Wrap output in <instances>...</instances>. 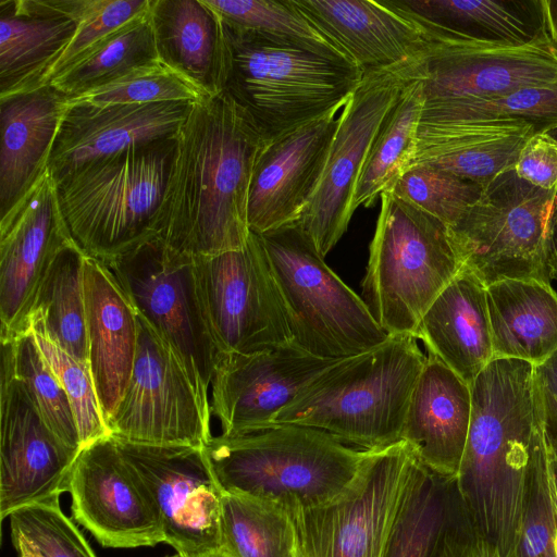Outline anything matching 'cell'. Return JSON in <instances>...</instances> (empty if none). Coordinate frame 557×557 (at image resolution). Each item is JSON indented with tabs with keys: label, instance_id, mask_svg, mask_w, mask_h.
<instances>
[{
	"label": "cell",
	"instance_id": "obj_1",
	"mask_svg": "<svg viewBox=\"0 0 557 557\" xmlns=\"http://www.w3.org/2000/svg\"><path fill=\"white\" fill-rule=\"evenodd\" d=\"M268 143L226 90L193 102L175 135L156 239L190 258L243 248L251 181Z\"/></svg>",
	"mask_w": 557,
	"mask_h": 557
},
{
	"label": "cell",
	"instance_id": "obj_2",
	"mask_svg": "<svg viewBox=\"0 0 557 557\" xmlns=\"http://www.w3.org/2000/svg\"><path fill=\"white\" fill-rule=\"evenodd\" d=\"M472 412L453 482L474 534L515 557L536 443L545 432L544 393L535 366L495 358L470 385Z\"/></svg>",
	"mask_w": 557,
	"mask_h": 557
},
{
	"label": "cell",
	"instance_id": "obj_3",
	"mask_svg": "<svg viewBox=\"0 0 557 557\" xmlns=\"http://www.w3.org/2000/svg\"><path fill=\"white\" fill-rule=\"evenodd\" d=\"M425 359L414 336H391L324 369L275 417L273 425L314 428L362 450L391 446L401 441Z\"/></svg>",
	"mask_w": 557,
	"mask_h": 557
},
{
	"label": "cell",
	"instance_id": "obj_4",
	"mask_svg": "<svg viewBox=\"0 0 557 557\" xmlns=\"http://www.w3.org/2000/svg\"><path fill=\"white\" fill-rule=\"evenodd\" d=\"M203 451L222 493L270 500L289 511L338 498L354 484L369 453L298 424L212 436Z\"/></svg>",
	"mask_w": 557,
	"mask_h": 557
},
{
	"label": "cell",
	"instance_id": "obj_5",
	"mask_svg": "<svg viewBox=\"0 0 557 557\" xmlns=\"http://www.w3.org/2000/svg\"><path fill=\"white\" fill-rule=\"evenodd\" d=\"M174 147L175 136L135 147L57 182L67 230L86 256L108 261L156 239Z\"/></svg>",
	"mask_w": 557,
	"mask_h": 557
},
{
	"label": "cell",
	"instance_id": "obj_6",
	"mask_svg": "<svg viewBox=\"0 0 557 557\" xmlns=\"http://www.w3.org/2000/svg\"><path fill=\"white\" fill-rule=\"evenodd\" d=\"M224 26L230 49L225 90L268 141L343 109L363 78L351 63Z\"/></svg>",
	"mask_w": 557,
	"mask_h": 557
},
{
	"label": "cell",
	"instance_id": "obj_7",
	"mask_svg": "<svg viewBox=\"0 0 557 557\" xmlns=\"http://www.w3.org/2000/svg\"><path fill=\"white\" fill-rule=\"evenodd\" d=\"M461 268L446 224L391 191L381 195L362 299L388 336L416 337L423 314Z\"/></svg>",
	"mask_w": 557,
	"mask_h": 557
},
{
	"label": "cell",
	"instance_id": "obj_8",
	"mask_svg": "<svg viewBox=\"0 0 557 557\" xmlns=\"http://www.w3.org/2000/svg\"><path fill=\"white\" fill-rule=\"evenodd\" d=\"M259 236L296 346L321 359L339 360L373 349L391 337L362 297L329 268L298 224Z\"/></svg>",
	"mask_w": 557,
	"mask_h": 557
},
{
	"label": "cell",
	"instance_id": "obj_9",
	"mask_svg": "<svg viewBox=\"0 0 557 557\" xmlns=\"http://www.w3.org/2000/svg\"><path fill=\"white\" fill-rule=\"evenodd\" d=\"M424 471L405 441L369 450L343 495L320 507L290 511L301 557H388Z\"/></svg>",
	"mask_w": 557,
	"mask_h": 557
},
{
	"label": "cell",
	"instance_id": "obj_10",
	"mask_svg": "<svg viewBox=\"0 0 557 557\" xmlns=\"http://www.w3.org/2000/svg\"><path fill=\"white\" fill-rule=\"evenodd\" d=\"M557 190H545L509 170L483 186L449 227L463 268L486 286L505 280L553 283L552 214Z\"/></svg>",
	"mask_w": 557,
	"mask_h": 557
},
{
	"label": "cell",
	"instance_id": "obj_11",
	"mask_svg": "<svg viewBox=\"0 0 557 557\" xmlns=\"http://www.w3.org/2000/svg\"><path fill=\"white\" fill-rule=\"evenodd\" d=\"M101 262L137 315L177 357L195 388L205 417L211 421L209 388L221 354L200 302L194 258L153 239Z\"/></svg>",
	"mask_w": 557,
	"mask_h": 557
},
{
	"label": "cell",
	"instance_id": "obj_12",
	"mask_svg": "<svg viewBox=\"0 0 557 557\" xmlns=\"http://www.w3.org/2000/svg\"><path fill=\"white\" fill-rule=\"evenodd\" d=\"M424 55L364 72L338 116L322 180L295 222L324 258L347 231L354 195L372 145L406 87L424 74Z\"/></svg>",
	"mask_w": 557,
	"mask_h": 557
},
{
	"label": "cell",
	"instance_id": "obj_13",
	"mask_svg": "<svg viewBox=\"0 0 557 557\" xmlns=\"http://www.w3.org/2000/svg\"><path fill=\"white\" fill-rule=\"evenodd\" d=\"M205 318L220 354L294 344L284 302L260 236L236 250L194 258Z\"/></svg>",
	"mask_w": 557,
	"mask_h": 557
},
{
	"label": "cell",
	"instance_id": "obj_14",
	"mask_svg": "<svg viewBox=\"0 0 557 557\" xmlns=\"http://www.w3.org/2000/svg\"><path fill=\"white\" fill-rule=\"evenodd\" d=\"M138 344L129 383L108 424L114 438L145 445L203 447L213 436L177 357L137 315Z\"/></svg>",
	"mask_w": 557,
	"mask_h": 557
},
{
	"label": "cell",
	"instance_id": "obj_15",
	"mask_svg": "<svg viewBox=\"0 0 557 557\" xmlns=\"http://www.w3.org/2000/svg\"><path fill=\"white\" fill-rule=\"evenodd\" d=\"M115 441L156 504L164 542L180 557L220 550L222 492L203 447Z\"/></svg>",
	"mask_w": 557,
	"mask_h": 557
},
{
	"label": "cell",
	"instance_id": "obj_16",
	"mask_svg": "<svg viewBox=\"0 0 557 557\" xmlns=\"http://www.w3.org/2000/svg\"><path fill=\"white\" fill-rule=\"evenodd\" d=\"M13 339L1 341L0 518L67 492L79 454L46 424L14 370Z\"/></svg>",
	"mask_w": 557,
	"mask_h": 557
},
{
	"label": "cell",
	"instance_id": "obj_17",
	"mask_svg": "<svg viewBox=\"0 0 557 557\" xmlns=\"http://www.w3.org/2000/svg\"><path fill=\"white\" fill-rule=\"evenodd\" d=\"M67 492L73 519L102 546L135 548L164 542L156 504L113 436L81 449Z\"/></svg>",
	"mask_w": 557,
	"mask_h": 557
},
{
	"label": "cell",
	"instance_id": "obj_18",
	"mask_svg": "<svg viewBox=\"0 0 557 557\" xmlns=\"http://www.w3.org/2000/svg\"><path fill=\"white\" fill-rule=\"evenodd\" d=\"M424 25L430 39L423 108L557 84V48L548 36L524 46H492L458 40Z\"/></svg>",
	"mask_w": 557,
	"mask_h": 557
},
{
	"label": "cell",
	"instance_id": "obj_19",
	"mask_svg": "<svg viewBox=\"0 0 557 557\" xmlns=\"http://www.w3.org/2000/svg\"><path fill=\"white\" fill-rule=\"evenodd\" d=\"M72 239L48 168L0 220V338L23 334L34 295L58 251Z\"/></svg>",
	"mask_w": 557,
	"mask_h": 557
},
{
	"label": "cell",
	"instance_id": "obj_20",
	"mask_svg": "<svg viewBox=\"0 0 557 557\" xmlns=\"http://www.w3.org/2000/svg\"><path fill=\"white\" fill-rule=\"evenodd\" d=\"M337 360L314 357L295 344L250 354H221L211 381V414L223 435L273 426L275 417L319 373Z\"/></svg>",
	"mask_w": 557,
	"mask_h": 557
},
{
	"label": "cell",
	"instance_id": "obj_21",
	"mask_svg": "<svg viewBox=\"0 0 557 557\" xmlns=\"http://www.w3.org/2000/svg\"><path fill=\"white\" fill-rule=\"evenodd\" d=\"M341 110L334 109L265 145L249 191L251 232L260 235L298 220L322 180Z\"/></svg>",
	"mask_w": 557,
	"mask_h": 557
},
{
	"label": "cell",
	"instance_id": "obj_22",
	"mask_svg": "<svg viewBox=\"0 0 557 557\" xmlns=\"http://www.w3.org/2000/svg\"><path fill=\"white\" fill-rule=\"evenodd\" d=\"M193 102H154L69 109L51 153L55 181L122 151L176 135Z\"/></svg>",
	"mask_w": 557,
	"mask_h": 557
},
{
	"label": "cell",
	"instance_id": "obj_23",
	"mask_svg": "<svg viewBox=\"0 0 557 557\" xmlns=\"http://www.w3.org/2000/svg\"><path fill=\"white\" fill-rule=\"evenodd\" d=\"M363 73L389 69L426 51L430 33L396 0H295Z\"/></svg>",
	"mask_w": 557,
	"mask_h": 557
},
{
	"label": "cell",
	"instance_id": "obj_24",
	"mask_svg": "<svg viewBox=\"0 0 557 557\" xmlns=\"http://www.w3.org/2000/svg\"><path fill=\"white\" fill-rule=\"evenodd\" d=\"M472 412L471 387L435 356L428 354L411 393L401 441L431 473L457 478Z\"/></svg>",
	"mask_w": 557,
	"mask_h": 557
},
{
	"label": "cell",
	"instance_id": "obj_25",
	"mask_svg": "<svg viewBox=\"0 0 557 557\" xmlns=\"http://www.w3.org/2000/svg\"><path fill=\"white\" fill-rule=\"evenodd\" d=\"M88 364L107 425L127 388L138 344L137 313L107 267L85 257Z\"/></svg>",
	"mask_w": 557,
	"mask_h": 557
},
{
	"label": "cell",
	"instance_id": "obj_26",
	"mask_svg": "<svg viewBox=\"0 0 557 557\" xmlns=\"http://www.w3.org/2000/svg\"><path fill=\"white\" fill-rule=\"evenodd\" d=\"M486 287L462 267L429 307L416 332L428 354L469 385L494 359Z\"/></svg>",
	"mask_w": 557,
	"mask_h": 557
},
{
	"label": "cell",
	"instance_id": "obj_27",
	"mask_svg": "<svg viewBox=\"0 0 557 557\" xmlns=\"http://www.w3.org/2000/svg\"><path fill=\"white\" fill-rule=\"evenodd\" d=\"M66 96L50 85L0 100V213L49 168Z\"/></svg>",
	"mask_w": 557,
	"mask_h": 557
},
{
	"label": "cell",
	"instance_id": "obj_28",
	"mask_svg": "<svg viewBox=\"0 0 557 557\" xmlns=\"http://www.w3.org/2000/svg\"><path fill=\"white\" fill-rule=\"evenodd\" d=\"M159 57L208 96L225 90L230 49L224 23L205 0H151Z\"/></svg>",
	"mask_w": 557,
	"mask_h": 557
},
{
	"label": "cell",
	"instance_id": "obj_29",
	"mask_svg": "<svg viewBox=\"0 0 557 557\" xmlns=\"http://www.w3.org/2000/svg\"><path fill=\"white\" fill-rule=\"evenodd\" d=\"M536 132L535 125L521 122L463 123L418 131L412 165L428 164L483 187L515 168L520 150Z\"/></svg>",
	"mask_w": 557,
	"mask_h": 557
},
{
	"label": "cell",
	"instance_id": "obj_30",
	"mask_svg": "<svg viewBox=\"0 0 557 557\" xmlns=\"http://www.w3.org/2000/svg\"><path fill=\"white\" fill-rule=\"evenodd\" d=\"M494 359L534 366L557 350V292L533 280H505L486 287Z\"/></svg>",
	"mask_w": 557,
	"mask_h": 557
},
{
	"label": "cell",
	"instance_id": "obj_31",
	"mask_svg": "<svg viewBox=\"0 0 557 557\" xmlns=\"http://www.w3.org/2000/svg\"><path fill=\"white\" fill-rule=\"evenodd\" d=\"M432 28L451 38L518 47L548 36L542 0H396Z\"/></svg>",
	"mask_w": 557,
	"mask_h": 557
},
{
	"label": "cell",
	"instance_id": "obj_32",
	"mask_svg": "<svg viewBox=\"0 0 557 557\" xmlns=\"http://www.w3.org/2000/svg\"><path fill=\"white\" fill-rule=\"evenodd\" d=\"M85 257L73 239L58 251L34 295L23 334L40 333L74 358L88 362Z\"/></svg>",
	"mask_w": 557,
	"mask_h": 557
},
{
	"label": "cell",
	"instance_id": "obj_33",
	"mask_svg": "<svg viewBox=\"0 0 557 557\" xmlns=\"http://www.w3.org/2000/svg\"><path fill=\"white\" fill-rule=\"evenodd\" d=\"M0 11V100L32 91L74 35L76 23L62 16Z\"/></svg>",
	"mask_w": 557,
	"mask_h": 557
},
{
	"label": "cell",
	"instance_id": "obj_34",
	"mask_svg": "<svg viewBox=\"0 0 557 557\" xmlns=\"http://www.w3.org/2000/svg\"><path fill=\"white\" fill-rule=\"evenodd\" d=\"M424 74L406 87L385 119L358 180L354 195L355 209L373 206L412 165L423 107Z\"/></svg>",
	"mask_w": 557,
	"mask_h": 557
},
{
	"label": "cell",
	"instance_id": "obj_35",
	"mask_svg": "<svg viewBox=\"0 0 557 557\" xmlns=\"http://www.w3.org/2000/svg\"><path fill=\"white\" fill-rule=\"evenodd\" d=\"M228 557H301L289 510L256 497L222 493L221 547Z\"/></svg>",
	"mask_w": 557,
	"mask_h": 557
},
{
	"label": "cell",
	"instance_id": "obj_36",
	"mask_svg": "<svg viewBox=\"0 0 557 557\" xmlns=\"http://www.w3.org/2000/svg\"><path fill=\"white\" fill-rule=\"evenodd\" d=\"M157 58L159 53L149 5L89 49L48 85L72 97Z\"/></svg>",
	"mask_w": 557,
	"mask_h": 557
},
{
	"label": "cell",
	"instance_id": "obj_37",
	"mask_svg": "<svg viewBox=\"0 0 557 557\" xmlns=\"http://www.w3.org/2000/svg\"><path fill=\"white\" fill-rule=\"evenodd\" d=\"M205 1L228 27L257 33L354 64L345 51L324 35L298 8L295 0Z\"/></svg>",
	"mask_w": 557,
	"mask_h": 557
},
{
	"label": "cell",
	"instance_id": "obj_38",
	"mask_svg": "<svg viewBox=\"0 0 557 557\" xmlns=\"http://www.w3.org/2000/svg\"><path fill=\"white\" fill-rule=\"evenodd\" d=\"M481 122H521L544 132L557 124V84L529 86L491 98L422 107L418 131Z\"/></svg>",
	"mask_w": 557,
	"mask_h": 557
},
{
	"label": "cell",
	"instance_id": "obj_39",
	"mask_svg": "<svg viewBox=\"0 0 557 557\" xmlns=\"http://www.w3.org/2000/svg\"><path fill=\"white\" fill-rule=\"evenodd\" d=\"M208 97L186 75L160 57L117 77L66 98V109L154 102H196Z\"/></svg>",
	"mask_w": 557,
	"mask_h": 557
},
{
	"label": "cell",
	"instance_id": "obj_40",
	"mask_svg": "<svg viewBox=\"0 0 557 557\" xmlns=\"http://www.w3.org/2000/svg\"><path fill=\"white\" fill-rule=\"evenodd\" d=\"M12 339L17 380L51 431L70 448L81 451V440L69 397L33 333L28 331Z\"/></svg>",
	"mask_w": 557,
	"mask_h": 557
},
{
	"label": "cell",
	"instance_id": "obj_41",
	"mask_svg": "<svg viewBox=\"0 0 557 557\" xmlns=\"http://www.w3.org/2000/svg\"><path fill=\"white\" fill-rule=\"evenodd\" d=\"M482 189L481 185L441 169L414 164L388 191L451 227L476 202Z\"/></svg>",
	"mask_w": 557,
	"mask_h": 557
},
{
	"label": "cell",
	"instance_id": "obj_42",
	"mask_svg": "<svg viewBox=\"0 0 557 557\" xmlns=\"http://www.w3.org/2000/svg\"><path fill=\"white\" fill-rule=\"evenodd\" d=\"M556 512L549 438H539L529 473L525 506L515 557H556Z\"/></svg>",
	"mask_w": 557,
	"mask_h": 557
},
{
	"label": "cell",
	"instance_id": "obj_43",
	"mask_svg": "<svg viewBox=\"0 0 557 557\" xmlns=\"http://www.w3.org/2000/svg\"><path fill=\"white\" fill-rule=\"evenodd\" d=\"M11 536L25 540L39 557H97L76 524L62 511L60 497L15 510Z\"/></svg>",
	"mask_w": 557,
	"mask_h": 557
},
{
	"label": "cell",
	"instance_id": "obj_44",
	"mask_svg": "<svg viewBox=\"0 0 557 557\" xmlns=\"http://www.w3.org/2000/svg\"><path fill=\"white\" fill-rule=\"evenodd\" d=\"M150 2L151 0H74V35L35 89L47 86L99 41L146 11Z\"/></svg>",
	"mask_w": 557,
	"mask_h": 557
},
{
	"label": "cell",
	"instance_id": "obj_45",
	"mask_svg": "<svg viewBox=\"0 0 557 557\" xmlns=\"http://www.w3.org/2000/svg\"><path fill=\"white\" fill-rule=\"evenodd\" d=\"M30 332L69 397L81 447L111 436L101 412L88 362L74 358L45 335Z\"/></svg>",
	"mask_w": 557,
	"mask_h": 557
},
{
	"label": "cell",
	"instance_id": "obj_46",
	"mask_svg": "<svg viewBox=\"0 0 557 557\" xmlns=\"http://www.w3.org/2000/svg\"><path fill=\"white\" fill-rule=\"evenodd\" d=\"M448 484L425 469L398 525L388 557H428L445 518Z\"/></svg>",
	"mask_w": 557,
	"mask_h": 557
},
{
	"label": "cell",
	"instance_id": "obj_47",
	"mask_svg": "<svg viewBox=\"0 0 557 557\" xmlns=\"http://www.w3.org/2000/svg\"><path fill=\"white\" fill-rule=\"evenodd\" d=\"M513 170L539 188L557 190V139L546 132L534 133L520 150Z\"/></svg>",
	"mask_w": 557,
	"mask_h": 557
},
{
	"label": "cell",
	"instance_id": "obj_48",
	"mask_svg": "<svg viewBox=\"0 0 557 557\" xmlns=\"http://www.w3.org/2000/svg\"><path fill=\"white\" fill-rule=\"evenodd\" d=\"M448 503V500H447ZM428 557H503L497 548L478 535L462 536L451 525L446 508L443 524Z\"/></svg>",
	"mask_w": 557,
	"mask_h": 557
},
{
	"label": "cell",
	"instance_id": "obj_49",
	"mask_svg": "<svg viewBox=\"0 0 557 557\" xmlns=\"http://www.w3.org/2000/svg\"><path fill=\"white\" fill-rule=\"evenodd\" d=\"M535 369L542 388L557 403V350Z\"/></svg>",
	"mask_w": 557,
	"mask_h": 557
},
{
	"label": "cell",
	"instance_id": "obj_50",
	"mask_svg": "<svg viewBox=\"0 0 557 557\" xmlns=\"http://www.w3.org/2000/svg\"><path fill=\"white\" fill-rule=\"evenodd\" d=\"M543 393L546 432L552 445L557 450V403L544 389Z\"/></svg>",
	"mask_w": 557,
	"mask_h": 557
},
{
	"label": "cell",
	"instance_id": "obj_51",
	"mask_svg": "<svg viewBox=\"0 0 557 557\" xmlns=\"http://www.w3.org/2000/svg\"><path fill=\"white\" fill-rule=\"evenodd\" d=\"M546 32L557 46V0H542Z\"/></svg>",
	"mask_w": 557,
	"mask_h": 557
},
{
	"label": "cell",
	"instance_id": "obj_52",
	"mask_svg": "<svg viewBox=\"0 0 557 557\" xmlns=\"http://www.w3.org/2000/svg\"><path fill=\"white\" fill-rule=\"evenodd\" d=\"M553 282L557 283V194L552 214Z\"/></svg>",
	"mask_w": 557,
	"mask_h": 557
},
{
	"label": "cell",
	"instance_id": "obj_53",
	"mask_svg": "<svg viewBox=\"0 0 557 557\" xmlns=\"http://www.w3.org/2000/svg\"><path fill=\"white\" fill-rule=\"evenodd\" d=\"M550 455L553 465V483H554V500H555V512H556V532L554 539V550L557 557V450L550 444Z\"/></svg>",
	"mask_w": 557,
	"mask_h": 557
},
{
	"label": "cell",
	"instance_id": "obj_54",
	"mask_svg": "<svg viewBox=\"0 0 557 557\" xmlns=\"http://www.w3.org/2000/svg\"><path fill=\"white\" fill-rule=\"evenodd\" d=\"M12 543L18 557H39L35 549L23 539L12 536Z\"/></svg>",
	"mask_w": 557,
	"mask_h": 557
},
{
	"label": "cell",
	"instance_id": "obj_55",
	"mask_svg": "<svg viewBox=\"0 0 557 557\" xmlns=\"http://www.w3.org/2000/svg\"><path fill=\"white\" fill-rule=\"evenodd\" d=\"M200 557H228V556L226 554H224L223 552L218 550V552H213V553H210V554H206V555L200 556Z\"/></svg>",
	"mask_w": 557,
	"mask_h": 557
},
{
	"label": "cell",
	"instance_id": "obj_56",
	"mask_svg": "<svg viewBox=\"0 0 557 557\" xmlns=\"http://www.w3.org/2000/svg\"><path fill=\"white\" fill-rule=\"evenodd\" d=\"M544 132H546L547 134L553 136L555 139H557V124L552 126V127H549L548 129H546Z\"/></svg>",
	"mask_w": 557,
	"mask_h": 557
},
{
	"label": "cell",
	"instance_id": "obj_57",
	"mask_svg": "<svg viewBox=\"0 0 557 557\" xmlns=\"http://www.w3.org/2000/svg\"><path fill=\"white\" fill-rule=\"evenodd\" d=\"M165 557H180V556L176 554V555H169V556H165Z\"/></svg>",
	"mask_w": 557,
	"mask_h": 557
},
{
	"label": "cell",
	"instance_id": "obj_58",
	"mask_svg": "<svg viewBox=\"0 0 557 557\" xmlns=\"http://www.w3.org/2000/svg\"><path fill=\"white\" fill-rule=\"evenodd\" d=\"M555 47L557 48V46L555 45Z\"/></svg>",
	"mask_w": 557,
	"mask_h": 557
}]
</instances>
